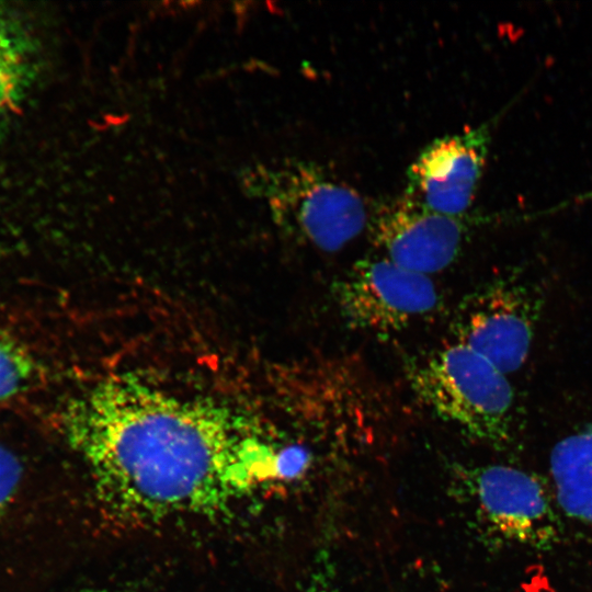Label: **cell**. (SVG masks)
Listing matches in <instances>:
<instances>
[{
    "label": "cell",
    "mask_w": 592,
    "mask_h": 592,
    "mask_svg": "<svg viewBox=\"0 0 592 592\" xmlns=\"http://www.w3.org/2000/svg\"><path fill=\"white\" fill-rule=\"evenodd\" d=\"M59 429L89 469L103 512L126 525L215 516L278 478V453L243 415L136 377H107L75 395Z\"/></svg>",
    "instance_id": "obj_1"
},
{
    "label": "cell",
    "mask_w": 592,
    "mask_h": 592,
    "mask_svg": "<svg viewBox=\"0 0 592 592\" xmlns=\"http://www.w3.org/2000/svg\"><path fill=\"white\" fill-rule=\"evenodd\" d=\"M415 395L439 417L494 445L512 439L514 390L508 375L454 341L408 368Z\"/></svg>",
    "instance_id": "obj_2"
},
{
    "label": "cell",
    "mask_w": 592,
    "mask_h": 592,
    "mask_svg": "<svg viewBox=\"0 0 592 592\" xmlns=\"http://www.w3.org/2000/svg\"><path fill=\"white\" fill-rule=\"evenodd\" d=\"M253 178L277 223L319 250L338 251L367 227L358 192L314 161L260 167Z\"/></svg>",
    "instance_id": "obj_3"
},
{
    "label": "cell",
    "mask_w": 592,
    "mask_h": 592,
    "mask_svg": "<svg viewBox=\"0 0 592 592\" xmlns=\"http://www.w3.org/2000/svg\"><path fill=\"white\" fill-rule=\"evenodd\" d=\"M542 308V292L531 281L516 275L496 280L462 301L453 322L454 341L509 375L530 354Z\"/></svg>",
    "instance_id": "obj_4"
},
{
    "label": "cell",
    "mask_w": 592,
    "mask_h": 592,
    "mask_svg": "<svg viewBox=\"0 0 592 592\" xmlns=\"http://www.w3.org/2000/svg\"><path fill=\"white\" fill-rule=\"evenodd\" d=\"M339 310L354 329L389 334L432 314L440 303L429 275L387 258L355 262L335 283Z\"/></svg>",
    "instance_id": "obj_5"
},
{
    "label": "cell",
    "mask_w": 592,
    "mask_h": 592,
    "mask_svg": "<svg viewBox=\"0 0 592 592\" xmlns=\"http://www.w3.org/2000/svg\"><path fill=\"white\" fill-rule=\"evenodd\" d=\"M510 105L479 126L430 143L408 169L405 194L432 210L465 215L482 177L492 130Z\"/></svg>",
    "instance_id": "obj_6"
},
{
    "label": "cell",
    "mask_w": 592,
    "mask_h": 592,
    "mask_svg": "<svg viewBox=\"0 0 592 592\" xmlns=\"http://www.w3.org/2000/svg\"><path fill=\"white\" fill-rule=\"evenodd\" d=\"M367 228L384 257L429 275L458 257L467 230L465 215L439 213L403 194L375 205Z\"/></svg>",
    "instance_id": "obj_7"
},
{
    "label": "cell",
    "mask_w": 592,
    "mask_h": 592,
    "mask_svg": "<svg viewBox=\"0 0 592 592\" xmlns=\"http://www.w3.org/2000/svg\"><path fill=\"white\" fill-rule=\"evenodd\" d=\"M470 489L486 521L506 540L539 550L559 540L554 503L533 474L506 465L483 466L471 471Z\"/></svg>",
    "instance_id": "obj_8"
},
{
    "label": "cell",
    "mask_w": 592,
    "mask_h": 592,
    "mask_svg": "<svg viewBox=\"0 0 592 592\" xmlns=\"http://www.w3.org/2000/svg\"><path fill=\"white\" fill-rule=\"evenodd\" d=\"M549 466L559 508L592 532V425L558 441Z\"/></svg>",
    "instance_id": "obj_9"
},
{
    "label": "cell",
    "mask_w": 592,
    "mask_h": 592,
    "mask_svg": "<svg viewBox=\"0 0 592 592\" xmlns=\"http://www.w3.org/2000/svg\"><path fill=\"white\" fill-rule=\"evenodd\" d=\"M31 50L25 38L0 19V123L20 106L31 79Z\"/></svg>",
    "instance_id": "obj_10"
},
{
    "label": "cell",
    "mask_w": 592,
    "mask_h": 592,
    "mask_svg": "<svg viewBox=\"0 0 592 592\" xmlns=\"http://www.w3.org/2000/svg\"><path fill=\"white\" fill-rule=\"evenodd\" d=\"M34 375L29 351L12 335L0 330V401L23 392Z\"/></svg>",
    "instance_id": "obj_11"
},
{
    "label": "cell",
    "mask_w": 592,
    "mask_h": 592,
    "mask_svg": "<svg viewBox=\"0 0 592 592\" xmlns=\"http://www.w3.org/2000/svg\"><path fill=\"white\" fill-rule=\"evenodd\" d=\"M21 465L12 451L0 444V517L19 488L22 477Z\"/></svg>",
    "instance_id": "obj_12"
},
{
    "label": "cell",
    "mask_w": 592,
    "mask_h": 592,
    "mask_svg": "<svg viewBox=\"0 0 592 592\" xmlns=\"http://www.w3.org/2000/svg\"><path fill=\"white\" fill-rule=\"evenodd\" d=\"M309 463V454L298 446H291L280 452L278 471L281 479H293L300 475Z\"/></svg>",
    "instance_id": "obj_13"
},
{
    "label": "cell",
    "mask_w": 592,
    "mask_h": 592,
    "mask_svg": "<svg viewBox=\"0 0 592 592\" xmlns=\"http://www.w3.org/2000/svg\"><path fill=\"white\" fill-rule=\"evenodd\" d=\"M311 592H329L327 589H317L312 590Z\"/></svg>",
    "instance_id": "obj_14"
}]
</instances>
